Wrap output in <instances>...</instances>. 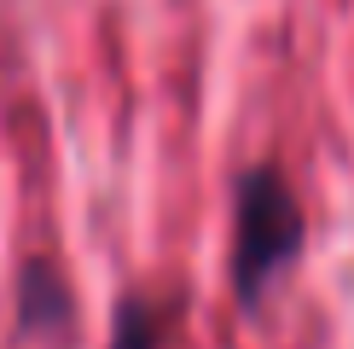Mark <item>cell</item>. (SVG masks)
Wrapping results in <instances>:
<instances>
[{
	"label": "cell",
	"mask_w": 354,
	"mask_h": 349,
	"mask_svg": "<svg viewBox=\"0 0 354 349\" xmlns=\"http://www.w3.org/2000/svg\"><path fill=\"white\" fill-rule=\"evenodd\" d=\"M232 204H239L232 210V291H239L244 309H256L279 274H290L302 262L308 215L273 163H250L239 174Z\"/></svg>",
	"instance_id": "1"
},
{
	"label": "cell",
	"mask_w": 354,
	"mask_h": 349,
	"mask_svg": "<svg viewBox=\"0 0 354 349\" xmlns=\"http://www.w3.org/2000/svg\"><path fill=\"white\" fill-rule=\"evenodd\" d=\"M76 326V297L53 256H29L18 268V332L24 338H64Z\"/></svg>",
	"instance_id": "2"
},
{
	"label": "cell",
	"mask_w": 354,
	"mask_h": 349,
	"mask_svg": "<svg viewBox=\"0 0 354 349\" xmlns=\"http://www.w3.org/2000/svg\"><path fill=\"white\" fill-rule=\"evenodd\" d=\"M111 349H163V303L128 291L111 309Z\"/></svg>",
	"instance_id": "3"
}]
</instances>
